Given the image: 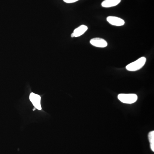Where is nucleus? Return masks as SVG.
<instances>
[{
  "instance_id": "f257e3e1",
  "label": "nucleus",
  "mask_w": 154,
  "mask_h": 154,
  "mask_svg": "<svg viewBox=\"0 0 154 154\" xmlns=\"http://www.w3.org/2000/svg\"><path fill=\"white\" fill-rule=\"evenodd\" d=\"M146 59L145 57H141L137 60L129 64L126 66V69L129 71L134 72L139 70L144 66Z\"/></svg>"
},
{
  "instance_id": "f03ea898",
  "label": "nucleus",
  "mask_w": 154,
  "mask_h": 154,
  "mask_svg": "<svg viewBox=\"0 0 154 154\" xmlns=\"http://www.w3.org/2000/svg\"><path fill=\"white\" fill-rule=\"evenodd\" d=\"M118 98L119 101L125 104H131L137 101L138 97L135 94H119Z\"/></svg>"
},
{
  "instance_id": "7ed1b4c3",
  "label": "nucleus",
  "mask_w": 154,
  "mask_h": 154,
  "mask_svg": "<svg viewBox=\"0 0 154 154\" xmlns=\"http://www.w3.org/2000/svg\"><path fill=\"white\" fill-rule=\"evenodd\" d=\"M90 43L93 46L99 48H105L107 47V43L106 40L103 38H94L90 40Z\"/></svg>"
},
{
  "instance_id": "20e7f679",
  "label": "nucleus",
  "mask_w": 154,
  "mask_h": 154,
  "mask_svg": "<svg viewBox=\"0 0 154 154\" xmlns=\"http://www.w3.org/2000/svg\"><path fill=\"white\" fill-rule=\"evenodd\" d=\"M107 22H109L110 25L116 26H123L124 25L125 21L123 19L119 17L110 16L107 18Z\"/></svg>"
},
{
  "instance_id": "39448f33",
  "label": "nucleus",
  "mask_w": 154,
  "mask_h": 154,
  "mask_svg": "<svg viewBox=\"0 0 154 154\" xmlns=\"http://www.w3.org/2000/svg\"><path fill=\"white\" fill-rule=\"evenodd\" d=\"M30 99L35 108L39 110H41V106L40 105L41 97L39 95L32 93L30 94Z\"/></svg>"
},
{
  "instance_id": "423d86ee",
  "label": "nucleus",
  "mask_w": 154,
  "mask_h": 154,
  "mask_svg": "<svg viewBox=\"0 0 154 154\" xmlns=\"http://www.w3.org/2000/svg\"><path fill=\"white\" fill-rule=\"evenodd\" d=\"M88 30V27L85 25H82L76 28L74 30L73 34L74 37H78L79 36H82L83 34L85 33V32Z\"/></svg>"
},
{
  "instance_id": "0eeeda50",
  "label": "nucleus",
  "mask_w": 154,
  "mask_h": 154,
  "mask_svg": "<svg viewBox=\"0 0 154 154\" xmlns=\"http://www.w3.org/2000/svg\"><path fill=\"white\" fill-rule=\"evenodd\" d=\"M121 2V0H105L102 3L103 8H109L117 5Z\"/></svg>"
},
{
  "instance_id": "6e6552de",
  "label": "nucleus",
  "mask_w": 154,
  "mask_h": 154,
  "mask_svg": "<svg viewBox=\"0 0 154 154\" xmlns=\"http://www.w3.org/2000/svg\"><path fill=\"white\" fill-rule=\"evenodd\" d=\"M149 140V141L151 149L152 151L154 152V131H151L148 134Z\"/></svg>"
},
{
  "instance_id": "1a4fd4ad",
  "label": "nucleus",
  "mask_w": 154,
  "mask_h": 154,
  "mask_svg": "<svg viewBox=\"0 0 154 154\" xmlns=\"http://www.w3.org/2000/svg\"><path fill=\"white\" fill-rule=\"evenodd\" d=\"M78 1L79 0H63L64 2L66 3H75Z\"/></svg>"
},
{
  "instance_id": "9d476101",
  "label": "nucleus",
  "mask_w": 154,
  "mask_h": 154,
  "mask_svg": "<svg viewBox=\"0 0 154 154\" xmlns=\"http://www.w3.org/2000/svg\"><path fill=\"white\" fill-rule=\"evenodd\" d=\"M71 37H74V35H73V33H72V34H71Z\"/></svg>"
}]
</instances>
